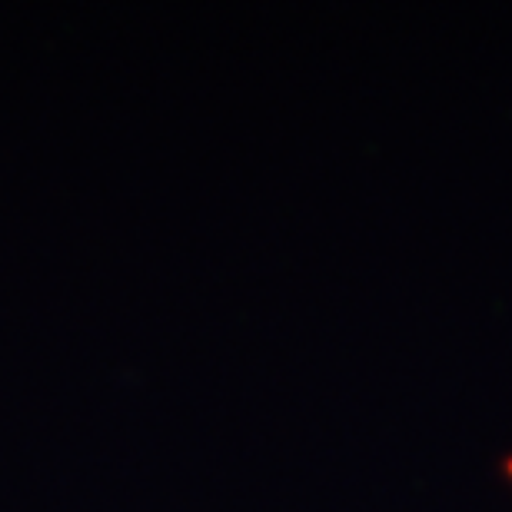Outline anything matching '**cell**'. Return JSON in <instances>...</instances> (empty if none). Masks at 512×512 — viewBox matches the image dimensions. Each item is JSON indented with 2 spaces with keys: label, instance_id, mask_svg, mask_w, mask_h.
<instances>
[{
  "label": "cell",
  "instance_id": "cell-1",
  "mask_svg": "<svg viewBox=\"0 0 512 512\" xmlns=\"http://www.w3.org/2000/svg\"><path fill=\"white\" fill-rule=\"evenodd\" d=\"M506 473L512 476V459H509V463H506Z\"/></svg>",
  "mask_w": 512,
  "mask_h": 512
}]
</instances>
